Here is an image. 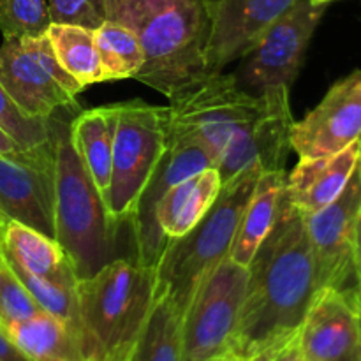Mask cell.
<instances>
[{
  "label": "cell",
  "instance_id": "obj_1",
  "mask_svg": "<svg viewBox=\"0 0 361 361\" xmlns=\"http://www.w3.org/2000/svg\"><path fill=\"white\" fill-rule=\"evenodd\" d=\"M247 270L245 298L222 361L270 360L298 335L317 293L303 214L286 192L281 215Z\"/></svg>",
  "mask_w": 361,
  "mask_h": 361
},
{
  "label": "cell",
  "instance_id": "obj_2",
  "mask_svg": "<svg viewBox=\"0 0 361 361\" xmlns=\"http://www.w3.org/2000/svg\"><path fill=\"white\" fill-rule=\"evenodd\" d=\"M108 20L140 41L145 60L133 80L171 99L208 74L207 0H108Z\"/></svg>",
  "mask_w": 361,
  "mask_h": 361
},
{
  "label": "cell",
  "instance_id": "obj_3",
  "mask_svg": "<svg viewBox=\"0 0 361 361\" xmlns=\"http://www.w3.org/2000/svg\"><path fill=\"white\" fill-rule=\"evenodd\" d=\"M55 180V240L74 268L78 281L115 259L116 228L71 137V122L48 118Z\"/></svg>",
  "mask_w": 361,
  "mask_h": 361
},
{
  "label": "cell",
  "instance_id": "obj_4",
  "mask_svg": "<svg viewBox=\"0 0 361 361\" xmlns=\"http://www.w3.org/2000/svg\"><path fill=\"white\" fill-rule=\"evenodd\" d=\"M76 298L88 361L127 360L154 307V268L115 257L76 282Z\"/></svg>",
  "mask_w": 361,
  "mask_h": 361
},
{
  "label": "cell",
  "instance_id": "obj_5",
  "mask_svg": "<svg viewBox=\"0 0 361 361\" xmlns=\"http://www.w3.org/2000/svg\"><path fill=\"white\" fill-rule=\"evenodd\" d=\"M261 173V168H247L222 183L204 217L189 233L166 243L154 270L155 298L166 296L185 314L201 282L229 254L242 212Z\"/></svg>",
  "mask_w": 361,
  "mask_h": 361
},
{
  "label": "cell",
  "instance_id": "obj_6",
  "mask_svg": "<svg viewBox=\"0 0 361 361\" xmlns=\"http://www.w3.org/2000/svg\"><path fill=\"white\" fill-rule=\"evenodd\" d=\"M109 219L116 228L129 222L137 201L161 162L169 143L168 106H152L134 99L115 104Z\"/></svg>",
  "mask_w": 361,
  "mask_h": 361
},
{
  "label": "cell",
  "instance_id": "obj_7",
  "mask_svg": "<svg viewBox=\"0 0 361 361\" xmlns=\"http://www.w3.org/2000/svg\"><path fill=\"white\" fill-rule=\"evenodd\" d=\"M264 104V92L249 94L235 74L208 73L169 99V130L200 141L217 166L229 141L263 111Z\"/></svg>",
  "mask_w": 361,
  "mask_h": 361
},
{
  "label": "cell",
  "instance_id": "obj_8",
  "mask_svg": "<svg viewBox=\"0 0 361 361\" xmlns=\"http://www.w3.org/2000/svg\"><path fill=\"white\" fill-rule=\"evenodd\" d=\"M249 270L228 256L201 282L183 316L182 361H221L238 323Z\"/></svg>",
  "mask_w": 361,
  "mask_h": 361
},
{
  "label": "cell",
  "instance_id": "obj_9",
  "mask_svg": "<svg viewBox=\"0 0 361 361\" xmlns=\"http://www.w3.org/2000/svg\"><path fill=\"white\" fill-rule=\"evenodd\" d=\"M361 212V168L355 169L341 196L319 212L303 215L312 250L316 288L337 289L356 298V226Z\"/></svg>",
  "mask_w": 361,
  "mask_h": 361
},
{
  "label": "cell",
  "instance_id": "obj_10",
  "mask_svg": "<svg viewBox=\"0 0 361 361\" xmlns=\"http://www.w3.org/2000/svg\"><path fill=\"white\" fill-rule=\"evenodd\" d=\"M326 6L298 0L256 42L243 63L247 85L256 88L288 87L295 83L307 48Z\"/></svg>",
  "mask_w": 361,
  "mask_h": 361
},
{
  "label": "cell",
  "instance_id": "obj_11",
  "mask_svg": "<svg viewBox=\"0 0 361 361\" xmlns=\"http://www.w3.org/2000/svg\"><path fill=\"white\" fill-rule=\"evenodd\" d=\"M208 168H217L210 152L187 134L171 133L169 130L168 150L162 155L161 162L152 173L140 201H137L136 212L130 219L134 233V243H136V257L134 259L140 264L148 268L157 267V261L164 250L166 236L162 235L161 228L155 219L157 203L173 185L182 180L196 175Z\"/></svg>",
  "mask_w": 361,
  "mask_h": 361
},
{
  "label": "cell",
  "instance_id": "obj_12",
  "mask_svg": "<svg viewBox=\"0 0 361 361\" xmlns=\"http://www.w3.org/2000/svg\"><path fill=\"white\" fill-rule=\"evenodd\" d=\"M267 104L263 111L240 130L217 162L222 183L231 180L247 168H261L264 171L284 169L291 148L293 113L289 104L288 87L263 88Z\"/></svg>",
  "mask_w": 361,
  "mask_h": 361
},
{
  "label": "cell",
  "instance_id": "obj_13",
  "mask_svg": "<svg viewBox=\"0 0 361 361\" xmlns=\"http://www.w3.org/2000/svg\"><path fill=\"white\" fill-rule=\"evenodd\" d=\"M361 140V71L334 85L303 120L293 123L291 148L300 159L324 157Z\"/></svg>",
  "mask_w": 361,
  "mask_h": 361
},
{
  "label": "cell",
  "instance_id": "obj_14",
  "mask_svg": "<svg viewBox=\"0 0 361 361\" xmlns=\"http://www.w3.org/2000/svg\"><path fill=\"white\" fill-rule=\"evenodd\" d=\"M298 0H207L208 73H219L249 55L261 35Z\"/></svg>",
  "mask_w": 361,
  "mask_h": 361
},
{
  "label": "cell",
  "instance_id": "obj_15",
  "mask_svg": "<svg viewBox=\"0 0 361 361\" xmlns=\"http://www.w3.org/2000/svg\"><path fill=\"white\" fill-rule=\"evenodd\" d=\"M305 361H361V326L356 298L321 289L298 331Z\"/></svg>",
  "mask_w": 361,
  "mask_h": 361
},
{
  "label": "cell",
  "instance_id": "obj_16",
  "mask_svg": "<svg viewBox=\"0 0 361 361\" xmlns=\"http://www.w3.org/2000/svg\"><path fill=\"white\" fill-rule=\"evenodd\" d=\"M0 85L30 118H49L78 108L76 97L49 74L21 39H4L0 44Z\"/></svg>",
  "mask_w": 361,
  "mask_h": 361
},
{
  "label": "cell",
  "instance_id": "obj_17",
  "mask_svg": "<svg viewBox=\"0 0 361 361\" xmlns=\"http://www.w3.org/2000/svg\"><path fill=\"white\" fill-rule=\"evenodd\" d=\"M0 217L55 238L53 161H11L0 155Z\"/></svg>",
  "mask_w": 361,
  "mask_h": 361
},
{
  "label": "cell",
  "instance_id": "obj_18",
  "mask_svg": "<svg viewBox=\"0 0 361 361\" xmlns=\"http://www.w3.org/2000/svg\"><path fill=\"white\" fill-rule=\"evenodd\" d=\"M361 140L337 154L324 157L300 159L286 178V196L303 215L319 212L341 196L349 178L358 168Z\"/></svg>",
  "mask_w": 361,
  "mask_h": 361
},
{
  "label": "cell",
  "instance_id": "obj_19",
  "mask_svg": "<svg viewBox=\"0 0 361 361\" xmlns=\"http://www.w3.org/2000/svg\"><path fill=\"white\" fill-rule=\"evenodd\" d=\"M0 250L4 257L35 277L74 288L78 282L69 257L55 238L28 226L4 219L0 226Z\"/></svg>",
  "mask_w": 361,
  "mask_h": 361
},
{
  "label": "cell",
  "instance_id": "obj_20",
  "mask_svg": "<svg viewBox=\"0 0 361 361\" xmlns=\"http://www.w3.org/2000/svg\"><path fill=\"white\" fill-rule=\"evenodd\" d=\"M284 169L264 171L257 178L252 194L240 217L228 257L240 267H249L261 243L267 240L281 215L286 192Z\"/></svg>",
  "mask_w": 361,
  "mask_h": 361
},
{
  "label": "cell",
  "instance_id": "obj_21",
  "mask_svg": "<svg viewBox=\"0 0 361 361\" xmlns=\"http://www.w3.org/2000/svg\"><path fill=\"white\" fill-rule=\"evenodd\" d=\"M222 180L217 168H208L173 185L159 200L155 219L166 240L189 233L204 217L221 192Z\"/></svg>",
  "mask_w": 361,
  "mask_h": 361
},
{
  "label": "cell",
  "instance_id": "obj_22",
  "mask_svg": "<svg viewBox=\"0 0 361 361\" xmlns=\"http://www.w3.org/2000/svg\"><path fill=\"white\" fill-rule=\"evenodd\" d=\"M2 328L32 361H88L81 335L44 310L25 321L2 324Z\"/></svg>",
  "mask_w": 361,
  "mask_h": 361
},
{
  "label": "cell",
  "instance_id": "obj_23",
  "mask_svg": "<svg viewBox=\"0 0 361 361\" xmlns=\"http://www.w3.org/2000/svg\"><path fill=\"white\" fill-rule=\"evenodd\" d=\"M115 120V104H109L85 109L71 122V137H73L74 148L101 192L104 203L108 200L109 183H111Z\"/></svg>",
  "mask_w": 361,
  "mask_h": 361
},
{
  "label": "cell",
  "instance_id": "obj_24",
  "mask_svg": "<svg viewBox=\"0 0 361 361\" xmlns=\"http://www.w3.org/2000/svg\"><path fill=\"white\" fill-rule=\"evenodd\" d=\"M183 316L171 300L155 298L130 361H182Z\"/></svg>",
  "mask_w": 361,
  "mask_h": 361
},
{
  "label": "cell",
  "instance_id": "obj_25",
  "mask_svg": "<svg viewBox=\"0 0 361 361\" xmlns=\"http://www.w3.org/2000/svg\"><path fill=\"white\" fill-rule=\"evenodd\" d=\"M46 34L51 41L60 66L81 87L104 83V73L95 44V30L78 25L51 23Z\"/></svg>",
  "mask_w": 361,
  "mask_h": 361
},
{
  "label": "cell",
  "instance_id": "obj_26",
  "mask_svg": "<svg viewBox=\"0 0 361 361\" xmlns=\"http://www.w3.org/2000/svg\"><path fill=\"white\" fill-rule=\"evenodd\" d=\"M99 59L104 81L127 80L143 67V51L136 34L123 25L106 20L95 30Z\"/></svg>",
  "mask_w": 361,
  "mask_h": 361
},
{
  "label": "cell",
  "instance_id": "obj_27",
  "mask_svg": "<svg viewBox=\"0 0 361 361\" xmlns=\"http://www.w3.org/2000/svg\"><path fill=\"white\" fill-rule=\"evenodd\" d=\"M6 259V257H4ZM6 264L14 271L21 284L28 289L32 298L37 302L41 310L51 314V316L59 317V319L66 321L69 326H73L78 334L83 338L81 334V324H80V314H78V298H76V286L69 288V286H60L55 282H49L46 279L35 277L30 275L28 271L21 270L14 263L6 259Z\"/></svg>",
  "mask_w": 361,
  "mask_h": 361
},
{
  "label": "cell",
  "instance_id": "obj_28",
  "mask_svg": "<svg viewBox=\"0 0 361 361\" xmlns=\"http://www.w3.org/2000/svg\"><path fill=\"white\" fill-rule=\"evenodd\" d=\"M51 25L46 0H0V32L4 39L46 34Z\"/></svg>",
  "mask_w": 361,
  "mask_h": 361
},
{
  "label": "cell",
  "instance_id": "obj_29",
  "mask_svg": "<svg viewBox=\"0 0 361 361\" xmlns=\"http://www.w3.org/2000/svg\"><path fill=\"white\" fill-rule=\"evenodd\" d=\"M0 126L27 152L51 150L48 118H30L16 108L0 85Z\"/></svg>",
  "mask_w": 361,
  "mask_h": 361
},
{
  "label": "cell",
  "instance_id": "obj_30",
  "mask_svg": "<svg viewBox=\"0 0 361 361\" xmlns=\"http://www.w3.org/2000/svg\"><path fill=\"white\" fill-rule=\"evenodd\" d=\"M41 312L28 289L9 267L0 268V324L18 323Z\"/></svg>",
  "mask_w": 361,
  "mask_h": 361
},
{
  "label": "cell",
  "instance_id": "obj_31",
  "mask_svg": "<svg viewBox=\"0 0 361 361\" xmlns=\"http://www.w3.org/2000/svg\"><path fill=\"white\" fill-rule=\"evenodd\" d=\"M51 23L97 30L108 20V0H46Z\"/></svg>",
  "mask_w": 361,
  "mask_h": 361
},
{
  "label": "cell",
  "instance_id": "obj_32",
  "mask_svg": "<svg viewBox=\"0 0 361 361\" xmlns=\"http://www.w3.org/2000/svg\"><path fill=\"white\" fill-rule=\"evenodd\" d=\"M0 155L11 161L20 162H37V164H44V162L53 161V148L46 152H27L11 137V134L0 126Z\"/></svg>",
  "mask_w": 361,
  "mask_h": 361
},
{
  "label": "cell",
  "instance_id": "obj_33",
  "mask_svg": "<svg viewBox=\"0 0 361 361\" xmlns=\"http://www.w3.org/2000/svg\"><path fill=\"white\" fill-rule=\"evenodd\" d=\"M0 361H32L13 344V341L4 331L2 324H0Z\"/></svg>",
  "mask_w": 361,
  "mask_h": 361
},
{
  "label": "cell",
  "instance_id": "obj_34",
  "mask_svg": "<svg viewBox=\"0 0 361 361\" xmlns=\"http://www.w3.org/2000/svg\"><path fill=\"white\" fill-rule=\"evenodd\" d=\"M268 361H305L298 348V335H296L291 342H288L284 348L279 349Z\"/></svg>",
  "mask_w": 361,
  "mask_h": 361
},
{
  "label": "cell",
  "instance_id": "obj_35",
  "mask_svg": "<svg viewBox=\"0 0 361 361\" xmlns=\"http://www.w3.org/2000/svg\"><path fill=\"white\" fill-rule=\"evenodd\" d=\"M355 271H356V284H358V296L361 298V212L358 217V226H356V247H355Z\"/></svg>",
  "mask_w": 361,
  "mask_h": 361
},
{
  "label": "cell",
  "instance_id": "obj_36",
  "mask_svg": "<svg viewBox=\"0 0 361 361\" xmlns=\"http://www.w3.org/2000/svg\"><path fill=\"white\" fill-rule=\"evenodd\" d=\"M312 4H317V6H328L331 2H337V0H310Z\"/></svg>",
  "mask_w": 361,
  "mask_h": 361
},
{
  "label": "cell",
  "instance_id": "obj_37",
  "mask_svg": "<svg viewBox=\"0 0 361 361\" xmlns=\"http://www.w3.org/2000/svg\"><path fill=\"white\" fill-rule=\"evenodd\" d=\"M356 305H358V314H360V326H361V298L356 300Z\"/></svg>",
  "mask_w": 361,
  "mask_h": 361
},
{
  "label": "cell",
  "instance_id": "obj_38",
  "mask_svg": "<svg viewBox=\"0 0 361 361\" xmlns=\"http://www.w3.org/2000/svg\"><path fill=\"white\" fill-rule=\"evenodd\" d=\"M6 267V259H4V254H2V250H0V268H4Z\"/></svg>",
  "mask_w": 361,
  "mask_h": 361
},
{
  "label": "cell",
  "instance_id": "obj_39",
  "mask_svg": "<svg viewBox=\"0 0 361 361\" xmlns=\"http://www.w3.org/2000/svg\"><path fill=\"white\" fill-rule=\"evenodd\" d=\"M2 222H4V219H0V226H2Z\"/></svg>",
  "mask_w": 361,
  "mask_h": 361
},
{
  "label": "cell",
  "instance_id": "obj_40",
  "mask_svg": "<svg viewBox=\"0 0 361 361\" xmlns=\"http://www.w3.org/2000/svg\"><path fill=\"white\" fill-rule=\"evenodd\" d=\"M120 361H130V358H127V360H120Z\"/></svg>",
  "mask_w": 361,
  "mask_h": 361
},
{
  "label": "cell",
  "instance_id": "obj_41",
  "mask_svg": "<svg viewBox=\"0 0 361 361\" xmlns=\"http://www.w3.org/2000/svg\"><path fill=\"white\" fill-rule=\"evenodd\" d=\"M360 168H361V159H360Z\"/></svg>",
  "mask_w": 361,
  "mask_h": 361
},
{
  "label": "cell",
  "instance_id": "obj_42",
  "mask_svg": "<svg viewBox=\"0 0 361 361\" xmlns=\"http://www.w3.org/2000/svg\"><path fill=\"white\" fill-rule=\"evenodd\" d=\"M0 219H2V217H0Z\"/></svg>",
  "mask_w": 361,
  "mask_h": 361
},
{
  "label": "cell",
  "instance_id": "obj_43",
  "mask_svg": "<svg viewBox=\"0 0 361 361\" xmlns=\"http://www.w3.org/2000/svg\"><path fill=\"white\" fill-rule=\"evenodd\" d=\"M221 361H222V360H221Z\"/></svg>",
  "mask_w": 361,
  "mask_h": 361
}]
</instances>
